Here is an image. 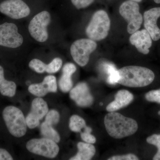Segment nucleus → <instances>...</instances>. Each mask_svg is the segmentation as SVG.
Returning a JSON list of instances; mask_svg holds the SVG:
<instances>
[{
	"instance_id": "obj_13",
	"label": "nucleus",
	"mask_w": 160,
	"mask_h": 160,
	"mask_svg": "<svg viewBox=\"0 0 160 160\" xmlns=\"http://www.w3.org/2000/svg\"><path fill=\"white\" fill-rule=\"evenodd\" d=\"M69 95L72 99L81 107H89L93 103V98L88 85L85 82L78 84L71 89Z\"/></svg>"
},
{
	"instance_id": "obj_16",
	"label": "nucleus",
	"mask_w": 160,
	"mask_h": 160,
	"mask_svg": "<svg viewBox=\"0 0 160 160\" xmlns=\"http://www.w3.org/2000/svg\"><path fill=\"white\" fill-rule=\"evenodd\" d=\"M133 99V96L126 90H119L115 96V100L106 107L109 112H115L128 106Z\"/></svg>"
},
{
	"instance_id": "obj_22",
	"label": "nucleus",
	"mask_w": 160,
	"mask_h": 160,
	"mask_svg": "<svg viewBox=\"0 0 160 160\" xmlns=\"http://www.w3.org/2000/svg\"><path fill=\"white\" fill-rule=\"evenodd\" d=\"M86 126L85 120L79 116L74 115L70 118L69 127L72 131L74 132H80Z\"/></svg>"
},
{
	"instance_id": "obj_31",
	"label": "nucleus",
	"mask_w": 160,
	"mask_h": 160,
	"mask_svg": "<svg viewBox=\"0 0 160 160\" xmlns=\"http://www.w3.org/2000/svg\"><path fill=\"white\" fill-rule=\"evenodd\" d=\"M12 157L5 149H0V160H12Z\"/></svg>"
},
{
	"instance_id": "obj_17",
	"label": "nucleus",
	"mask_w": 160,
	"mask_h": 160,
	"mask_svg": "<svg viewBox=\"0 0 160 160\" xmlns=\"http://www.w3.org/2000/svg\"><path fill=\"white\" fill-rule=\"evenodd\" d=\"M76 67L73 63H66L62 69V74L59 81L60 89L63 92H68L72 87L71 76L76 71Z\"/></svg>"
},
{
	"instance_id": "obj_33",
	"label": "nucleus",
	"mask_w": 160,
	"mask_h": 160,
	"mask_svg": "<svg viewBox=\"0 0 160 160\" xmlns=\"http://www.w3.org/2000/svg\"><path fill=\"white\" fill-rule=\"evenodd\" d=\"M153 1L157 4H160V0H153Z\"/></svg>"
},
{
	"instance_id": "obj_14",
	"label": "nucleus",
	"mask_w": 160,
	"mask_h": 160,
	"mask_svg": "<svg viewBox=\"0 0 160 160\" xmlns=\"http://www.w3.org/2000/svg\"><path fill=\"white\" fill-rule=\"evenodd\" d=\"M28 90L30 93L38 97H42L50 92H56L57 84L56 78L54 76H47L42 82L32 84Z\"/></svg>"
},
{
	"instance_id": "obj_10",
	"label": "nucleus",
	"mask_w": 160,
	"mask_h": 160,
	"mask_svg": "<svg viewBox=\"0 0 160 160\" xmlns=\"http://www.w3.org/2000/svg\"><path fill=\"white\" fill-rule=\"evenodd\" d=\"M0 12L13 19H20L28 17L30 9L23 0H5L0 3Z\"/></svg>"
},
{
	"instance_id": "obj_27",
	"label": "nucleus",
	"mask_w": 160,
	"mask_h": 160,
	"mask_svg": "<svg viewBox=\"0 0 160 160\" xmlns=\"http://www.w3.org/2000/svg\"><path fill=\"white\" fill-rule=\"evenodd\" d=\"M146 98L147 101L155 102L160 104V89L151 90L146 94Z\"/></svg>"
},
{
	"instance_id": "obj_15",
	"label": "nucleus",
	"mask_w": 160,
	"mask_h": 160,
	"mask_svg": "<svg viewBox=\"0 0 160 160\" xmlns=\"http://www.w3.org/2000/svg\"><path fill=\"white\" fill-rule=\"evenodd\" d=\"M132 45L135 46L138 51L144 54L149 53L152 44V39L146 29L137 30L132 34L129 38Z\"/></svg>"
},
{
	"instance_id": "obj_29",
	"label": "nucleus",
	"mask_w": 160,
	"mask_h": 160,
	"mask_svg": "<svg viewBox=\"0 0 160 160\" xmlns=\"http://www.w3.org/2000/svg\"><path fill=\"white\" fill-rule=\"evenodd\" d=\"M81 138L86 143L94 144L96 142V139L94 136L91 134V132L84 131L81 133Z\"/></svg>"
},
{
	"instance_id": "obj_3",
	"label": "nucleus",
	"mask_w": 160,
	"mask_h": 160,
	"mask_svg": "<svg viewBox=\"0 0 160 160\" xmlns=\"http://www.w3.org/2000/svg\"><path fill=\"white\" fill-rule=\"evenodd\" d=\"M110 27V21L106 11L100 10L92 16L86 27V34L90 39L99 41L107 37Z\"/></svg>"
},
{
	"instance_id": "obj_21",
	"label": "nucleus",
	"mask_w": 160,
	"mask_h": 160,
	"mask_svg": "<svg viewBox=\"0 0 160 160\" xmlns=\"http://www.w3.org/2000/svg\"><path fill=\"white\" fill-rule=\"evenodd\" d=\"M103 67L104 71L108 75L107 82L110 85H115L118 83L120 79L118 70L116 68L114 65L111 63H105Z\"/></svg>"
},
{
	"instance_id": "obj_7",
	"label": "nucleus",
	"mask_w": 160,
	"mask_h": 160,
	"mask_svg": "<svg viewBox=\"0 0 160 160\" xmlns=\"http://www.w3.org/2000/svg\"><path fill=\"white\" fill-rule=\"evenodd\" d=\"M95 41L88 38L80 39L75 41L70 47V53L73 60L79 66H83L88 64L89 56L97 49Z\"/></svg>"
},
{
	"instance_id": "obj_20",
	"label": "nucleus",
	"mask_w": 160,
	"mask_h": 160,
	"mask_svg": "<svg viewBox=\"0 0 160 160\" xmlns=\"http://www.w3.org/2000/svg\"><path fill=\"white\" fill-rule=\"evenodd\" d=\"M52 126L46 122L42 123L41 126V134L43 138L52 140L57 143L60 141V135Z\"/></svg>"
},
{
	"instance_id": "obj_25",
	"label": "nucleus",
	"mask_w": 160,
	"mask_h": 160,
	"mask_svg": "<svg viewBox=\"0 0 160 160\" xmlns=\"http://www.w3.org/2000/svg\"><path fill=\"white\" fill-rule=\"evenodd\" d=\"M146 141L149 144L154 145L158 147L157 153L154 156L153 160H160V135H152L147 138Z\"/></svg>"
},
{
	"instance_id": "obj_34",
	"label": "nucleus",
	"mask_w": 160,
	"mask_h": 160,
	"mask_svg": "<svg viewBox=\"0 0 160 160\" xmlns=\"http://www.w3.org/2000/svg\"><path fill=\"white\" fill-rule=\"evenodd\" d=\"M158 114L160 115V111L158 112Z\"/></svg>"
},
{
	"instance_id": "obj_19",
	"label": "nucleus",
	"mask_w": 160,
	"mask_h": 160,
	"mask_svg": "<svg viewBox=\"0 0 160 160\" xmlns=\"http://www.w3.org/2000/svg\"><path fill=\"white\" fill-rule=\"evenodd\" d=\"M17 86L15 83L5 79L4 69L0 66V92L5 96L12 97L16 91Z\"/></svg>"
},
{
	"instance_id": "obj_5",
	"label": "nucleus",
	"mask_w": 160,
	"mask_h": 160,
	"mask_svg": "<svg viewBox=\"0 0 160 160\" xmlns=\"http://www.w3.org/2000/svg\"><path fill=\"white\" fill-rule=\"evenodd\" d=\"M50 22L51 15L49 12L42 11L35 15L28 26L30 36L39 42H46L49 38L47 27Z\"/></svg>"
},
{
	"instance_id": "obj_30",
	"label": "nucleus",
	"mask_w": 160,
	"mask_h": 160,
	"mask_svg": "<svg viewBox=\"0 0 160 160\" xmlns=\"http://www.w3.org/2000/svg\"><path fill=\"white\" fill-rule=\"evenodd\" d=\"M109 160H138V158L133 154H128L125 155L115 156L108 159Z\"/></svg>"
},
{
	"instance_id": "obj_18",
	"label": "nucleus",
	"mask_w": 160,
	"mask_h": 160,
	"mask_svg": "<svg viewBox=\"0 0 160 160\" xmlns=\"http://www.w3.org/2000/svg\"><path fill=\"white\" fill-rule=\"evenodd\" d=\"M78 152L70 160H89L95 154V148L90 143L81 142L78 143Z\"/></svg>"
},
{
	"instance_id": "obj_11",
	"label": "nucleus",
	"mask_w": 160,
	"mask_h": 160,
	"mask_svg": "<svg viewBox=\"0 0 160 160\" xmlns=\"http://www.w3.org/2000/svg\"><path fill=\"white\" fill-rule=\"evenodd\" d=\"M49 111L48 105L40 97L34 99L32 103L31 111L26 118L27 126L29 129L38 127L40 121L42 119Z\"/></svg>"
},
{
	"instance_id": "obj_4",
	"label": "nucleus",
	"mask_w": 160,
	"mask_h": 160,
	"mask_svg": "<svg viewBox=\"0 0 160 160\" xmlns=\"http://www.w3.org/2000/svg\"><path fill=\"white\" fill-rule=\"evenodd\" d=\"M3 118L10 134L17 138L26 134L27 124L22 111L13 106L6 107L3 111Z\"/></svg>"
},
{
	"instance_id": "obj_8",
	"label": "nucleus",
	"mask_w": 160,
	"mask_h": 160,
	"mask_svg": "<svg viewBox=\"0 0 160 160\" xmlns=\"http://www.w3.org/2000/svg\"><path fill=\"white\" fill-rule=\"evenodd\" d=\"M26 148L32 153L50 158H55L59 151L56 142L45 138L30 140L27 143Z\"/></svg>"
},
{
	"instance_id": "obj_1",
	"label": "nucleus",
	"mask_w": 160,
	"mask_h": 160,
	"mask_svg": "<svg viewBox=\"0 0 160 160\" xmlns=\"http://www.w3.org/2000/svg\"><path fill=\"white\" fill-rule=\"evenodd\" d=\"M106 131L112 137L121 139L134 134L138 129V123L130 118L112 112L104 118Z\"/></svg>"
},
{
	"instance_id": "obj_2",
	"label": "nucleus",
	"mask_w": 160,
	"mask_h": 160,
	"mask_svg": "<svg viewBox=\"0 0 160 160\" xmlns=\"http://www.w3.org/2000/svg\"><path fill=\"white\" fill-rule=\"evenodd\" d=\"M118 72L120 79L118 83L127 87H145L151 84L155 78L153 72L141 66H125Z\"/></svg>"
},
{
	"instance_id": "obj_12",
	"label": "nucleus",
	"mask_w": 160,
	"mask_h": 160,
	"mask_svg": "<svg viewBox=\"0 0 160 160\" xmlns=\"http://www.w3.org/2000/svg\"><path fill=\"white\" fill-rule=\"evenodd\" d=\"M160 17V7L152 8L144 13V25L152 40L158 41L160 38V29L157 22Z\"/></svg>"
},
{
	"instance_id": "obj_6",
	"label": "nucleus",
	"mask_w": 160,
	"mask_h": 160,
	"mask_svg": "<svg viewBox=\"0 0 160 160\" xmlns=\"http://www.w3.org/2000/svg\"><path fill=\"white\" fill-rule=\"evenodd\" d=\"M119 12L128 23L127 31L129 33L132 34L140 29L143 18L137 2L130 0L124 2L120 6Z\"/></svg>"
},
{
	"instance_id": "obj_24",
	"label": "nucleus",
	"mask_w": 160,
	"mask_h": 160,
	"mask_svg": "<svg viewBox=\"0 0 160 160\" xmlns=\"http://www.w3.org/2000/svg\"><path fill=\"white\" fill-rule=\"evenodd\" d=\"M62 66V61L58 58H55L51 62L47 64L46 72L48 73H54L60 70Z\"/></svg>"
},
{
	"instance_id": "obj_9",
	"label": "nucleus",
	"mask_w": 160,
	"mask_h": 160,
	"mask_svg": "<svg viewBox=\"0 0 160 160\" xmlns=\"http://www.w3.org/2000/svg\"><path fill=\"white\" fill-rule=\"evenodd\" d=\"M23 41L15 24L6 22L0 25V46L14 49L22 46Z\"/></svg>"
},
{
	"instance_id": "obj_23",
	"label": "nucleus",
	"mask_w": 160,
	"mask_h": 160,
	"mask_svg": "<svg viewBox=\"0 0 160 160\" xmlns=\"http://www.w3.org/2000/svg\"><path fill=\"white\" fill-rule=\"evenodd\" d=\"M47 65L39 59H33L29 63V66L37 73H42L46 72Z\"/></svg>"
},
{
	"instance_id": "obj_32",
	"label": "nucleus",
	"mask_w": 160,
	"mask_h": 160,
	"mask_svg": "<svg viewBox=\"0 0 160 160\" xmlns=\"http://www.w3.org/2000/svg\"><path fill=\"white\" fill-rule=\"evenodd\" d=\"M130 1H133V2H142V0H130Z\"/></svg>"
},
{
	"instance_id": "obj_26",
	"label": "nucleus",
	"mask_w": 160,
	"mask_h": 160,
	"mask_svg": "<svg viewBox=\"0 0 160 160\" xmlns=\"http://www.w3.org/2000/svg\"><path fill=\"white\" fill-rule=\"evenodd\" d=\"M60 115L59 112L56 110L52 109L47 112L45 122L52 126H53L58 123Z\"/></svg>"
},
{
	"instance_id": "obj_28",
	"label": "nucleus",
	"mask_w": 160,
	"mask_h": 160,
	"mask_svg": "<svg viewBox=\"0 0 160 160\" xmlns=\"http://www.w3.org/2000/svg\"><path fill=\"white\" fill-rule=\"evenodd\" d=\"M95 0H71L72 3L78 9H84L91 5Z\"/></svg>"
}]
</instances>
